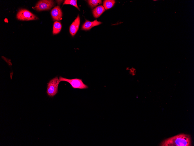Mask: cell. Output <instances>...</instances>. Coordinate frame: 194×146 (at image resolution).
<instances>
[{"mask_svg": "<svg viewBox=\"0 0 194 146\" xmlns=\"http://www.w3.org/2000/svg\"><path fill=\"white\" fill-rule=\"evenodd\" d=\"M160 146H191L192 140L189 135L181 133L164 140Z\"/></svg>", "mask_w": 194, "mask_h": 146, "instance_id": "cell-1", "label": "cell"}, {"mask_svg": "<svg viewBox=\"0 0 194 146\" xmlns=\"http://www.w3.org/2000/svg\"><path fill=\"white\" fill-rule=\"evenodd\" d=\"M51 14L54 20L59 21L62 19V12L59 6H55L52 9Z\"/></svg>", "mask_w": 194, "mask_h": 146, "instance_id": "cell-7", "label": "cell"}, {"mask_svg": "<svg viewBox=\"0 0 194 146\" xmlns=\"http://www.w3.org/2000/svg\"><path fill=\"white\" fill-rule=\"evenodd\" d=\"M115 3L114 0H104L103 2V5L105 9L107 10L112 8L114 5Z\"/></svg>", "mask_w": 194, "mask_h": 146, "instance_id": "cell-11", "label": "cell"}, {"mask_svg": "<svg viewBox=\"0 0 194 146\" xmlns=\"http://www.w3.org/2000/svg\"><path fill=\"white\" fill-rule=\"evenodd\" d=\"M17 17L21 20H30L38 19L35 15L29 11L25 9H21L18 12Z\"/></svg>", "mask_w": 194, "mask_h": 146, "instance_id": "cell-4", "label": "cell"}, {"mask_svg": "<svg viewBox=\"0 0 194 146\" xmlns=\"http://www.w3.org/2000/svg\"><path fill=\"white\" fill-rule=\"evenodd\" d=\"M80 17L79 15H78L70 27V32L73 36L75 35L78 29L80 24Z\"/></svg>", "mask_w": 194, "mask_h": 146, "instance_id": "cell-6", "label": "cell"}, {"mask_svg": "<svg viewBox=\"0 0 194 146\" xmlns=\"http://www.w3.org/2000/svg\"><path fill=\"white\" fill-rule=\"evenodd\" d=\"M60 82L58 77L51 79L47 84L46 93L50 97H53L58 92V86Z\"/></svg>", "mask_w": 194, "mask_h": 146, "instance_id": "cell-2", "label": "cell"}, {"mask_svg": "<svg viewBox=\"0 0 194 146\" xmlns=\"http://www.w3.org/2000/svg\"><path fill=\"white\" fill-rule=\"evenodd\" d=\"M88 3L91 8H93L98 5L102 3V1L99 0H90L88 1Z\"/></svg>", "mask_w": 194, "mask_h": 146, "instance_id": "cell-12", "label": "cell"}, {"mask_svg": "<svg viewBox=\"0 0 194 146\" xmlns=\"http://www.w3.org/2000/svg\"><path fill=\"white\" fill-rule=\"evenodd\" d=\"M62 28L61 23L59 22L56 21L54 22L53 28V34H56L59 33Z\"/></svg>", "mask_w": 194, "mask_h": 146, "instance_id": "cell-10", "label": "cell"}, {"mask_svg": "<svg viewBox=\"0 0 194 146\" xmlns=\"http://www.w3.org/2000/svg\"><path fill=\"white\" fill-rule=\"evenodd\" d=\"M54 3L52 0H41L36 5L35 8L38 11H42L50 10L54 5Z\"/></svg>", "mask_w": 194, "mask_h": 146, "instance_id": "cell-5", "label": "cell"}, {"mask_svg": "<svg viewBox=\"0 0 194 146\" xmlns=\"http://www.w3.org/2000/svg\"><path fill=\"white\" fill-rule=\"evenodd\" d=\"M101 23V22L98 21L96 20L92 22L89 21L88 20H86L85 22L82 26V29L85 30H88L92 27L99 25Z\"/></svg>", "mask_w": 194, "mask_h": 146, "instance_id": "cell-8", "label": "cell"}, {"mask_svg": "<svg viewBox=\"0 0 194 146\" xmlns=\"http://www.w3.org/2000/svg\"><path fill=\"white\" fill-rule=\"evenodd\" d=\"M77 0H65L64 1V2L63 3V5H71L75 6L80 10V9L77 5Z\"/></svg>", "mask_w": 194, "mask_h": 146, "instance_id": "cell-13", "label": "cell"}, {"mask_svg": "<svg viewBox=\"0 0 194 146\" xmlns=\"http://www.w3.org/2000/svg\"><path fill=\"white\" fill-rule=\"evenodd\" d=\"M105 11L104 7L102 6H98L93 10L94 16L95 18L99 17Z\"/></svg>", "mask_w": 194, "mask_h": 146, "instance_id": "cell-9", "label": "cell"}, {"mask_svg": "<svg viewBox=\"0 0 194 146\" xmlns=\"http://www.w3.org/2000/svg\"><path fill=\"white\" fill-rule=\"evenodd\" d=\"M59 80L60 82L65 81L68 82L74 89H83L88 88V86L84 84L82 80L80 79L76 78L70 79L60 76Z\"/></svg>", "mask_w": 194, "mask_h": 146, "instance_id": "cell-3", "label": "cell"}]
</instances>
